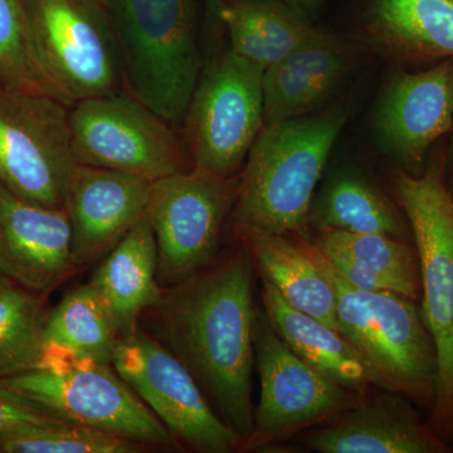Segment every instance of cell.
Segmentation results:
<instances>
[{"label": "cell", "mask_w": 453, "mask_h": 453, "mask_svg": "<svg viewBox=\"0 0 453 453\" xmlns=\"http://www.w3.org/2000/svg\"><path fill=\"white\" fill-rule=\"evenodd\" d=\"M208 266L173 285L153 309L170 351L243 445L255 426L253 259L246 247Z\"/></svg>", "instance_id": "1"}, {"label": "cell", "mask_w": 453, "mask_h": 453, "mask_svg": "<svg viewBox=\"0 0 453 453\" xmlns=\"http://www.w3.org/2000/svg\"><path fill=\"white\" fill-rule=\"evenodd\" d=\"M348 120L342 107L265 125L240 173L231 217L247 235H305L315 188Z\"/></svg>", "instance_id": "2"}, {"label": "cell", "mask_w": 453, "mask_h": 453, "mask_svg": "<svg viewBox=\"0 0 453 453\" xmlns=\"http://www.w3.org/2000/svg\"><path fill=\"white\" fill-rule=\"evenodd\" d=\"M447 140L428 155L413 177L396 169L393 198L412 229L421 273V311L436 345L437 396L428 422L443 442L453 443V196L446 184ZM452 452V451H451Z\"/></svg>", "instance_id": "3"}, {"label": "cell", "mask_w": 453, "mask_h": 453, "mask_svg": "<svg viewBox=\"0 0 453 453\" xmlns=\"http://www.w3.org/2000/svg\"><path fill=\"white\" fill-rule=\"evenodd\" d=\"M124 61L127 91L173 127L202 73L198 0H100Z\"/></svg>", "instance_id": "4"}, {"label": "cell", "mask_w": 453, "mask_h": 453, "mask_svg": "<svg viewBox=\"0 0 453 453\" xmlns=\"http://www.w3.org/2000/svg\"><path fill=\"white\" fill-rule=\"evenodd\" d=\"M327 266L335 286L338 330L365 360L372 386L431 412L437 396V350L418 301L392 291L362 290L329 261Z\"/></svg>", "instance_id": "5"}, {"label": "cell", "mask_w": 453, "mask_h": 453, "mask_svg": "<svg viewBox=\"0 0 453 453\" xmlns=\"http://www.w3.org/2000/svg\"><path fill=\"white\" fill-rule=\"evenodd\" d=\"M264 73L231 49L202 68L183 120L193 168L240 175L265 127Z\"/></svg>", "instance_id": "6"}, {"label": "cell", "mask_w": 453, "mask_h": 453, "mask_svg": "<svg viewBox=\"0 0 453 453\" xmlns=\"http://www.w3.org/2000/svg\"><path fill=\"white\" fill-rule=\"evenodd\" d=\"M42 67L65 105L127 89L124 61L100 0H28Z\"/></svg>", "instance_id": "7"}, {"label": "cell", "mask_w": 453, "mask_h": 453, "mask_svg": "<svg viewBox=\"0 0 453 453\" xmlns=\"http://www.w3.org/2000/svg\"><path fill=\"white\" fill-rule=\"evenodd\" d=\"M71 142L80 165L155 181L192 169L184 139L129 91L70 107Z\"/></svg>", "instance_id": "8"}, {"label": "cell", "mask_w": 453, "mask_h": 453, "mask_svg": "<svg viewBox=\"0 0 453 453\" xmlns=\"http://www.w3.org/2000/svg\"><path fill=\"white\" fill-rule=\"evenodd\" d=\"M0 386L62 421L136 443L175 445L174 436L111 365L82 359L59 371L27 372Z\"/></svg>", "instance_id": "9"}, {"label": "cell", "mask_w": 453, "mask_h": 453, "mask_svg": "<svg viewBox=\"0 0 453 453\" xmlns=\"http://www.w3.org/2000/svg\"><path fill=\"white\" fill-rule=\"evenodd\" d=\"M76 166L70 106L0 85V180L28 202L64 208Z\"/></svg>", "instance_id": "10"}, {"label": "cell", "mask_w": 453, "mask_h": 453, "mask_svg": "<svg viewBox=\"0 0 453 453\" xmlns=\"http://www.w3.org/2000/svg\"><path fill=\"white\" fill-rule=\"evenodd\" d=\"M240 175L192 168L151 183L146 217L157 250V280L177 285L208 266L231 216Z\"/></svg>", "instance_id": "11"}, {"label": "cell", "mask_w": 453, "mask_h": 453, "mask_svg": "<svg viewBox=\"0 0 453 453\" xmlns=\"http://www.w3.org/2000/svg\"><path fill=\"white\" fill-rule=\"evenodd\" d=\"M253 340L261 395L252 434L241 449L281 442L303 429L332 421L365 398V393L344 388L303 362L259 310Z\"/></svg>", "instance_id": "12"}, {"label": "cell", "mask_w": 453, "mask_h": 453, "mask_svg": "<svg viewBox=\"0 0 453 453\" xmlns=\"http://www.w3.org/2000/svg\"><path fill=\"white\" fill-rule=\"evenodd\" d=\"M112 368L174 438L196 451L228 453L242 440L213 410L192 372L157 340L136 330L120 336Z\"/></svg>", "instance_id": "13"}, {"label": "cell", "mask_w": 453, "mask_h": 453, "mask_svg": "<svg viewBox=\"0 0 453 453\" xmlns=\"http://www.w3.org/2000/svg\"><path fill=\"white\" fill-rule=\"evenodd\" d=\"M453 130V58L421 70L395 65L381 91L374 131L399 169L423 174L428 155Z\"/></svg>", "instance_id": "14"}, {"label": "cell", "mask_w": 453, "mask_h": 453, "mask_svg": "<svg viewBox=\"0 0 453 453\" xmlns=\"http://www.w3.org/2000/svg\"><path fill=\"white\" fill-rule=\"evenodd\" d=\"M74 267L65 208L35 204L0 180V271L41 296L61 285Z\"/></svg>", "instance_id": "15"}, {"label": "cell", "mask_w": 453, "mask_h": 453, "mask_svg": "<svg viewBox=\"0 0 453 453\" xmlns=\"http://www.w3.org/2000/svg\"><path fill=\"white\" fill-rule=\"evenodd\" d=\"M153 181L77 164L65 196L74 265L111 251L146 214Z\"/></svg>", "instance_id": "16"}, {"label": "cell", "mask_w": 453, "mask_h": 453, "mask_svg": "<svg viewBox=\"0 0 453 453\" xmlns=\"http://www.w3.org/2000/svg\"><path fill=\"white\" fill-rule=\"evenodd\" d=\"M404 396L363 399L329 425L310 434V449L321 453H449L451 449Z\"/></svg>", "instance_id": "17"}, {"label": "cell", "mask_w": 453, "mask_h": 453, "mask_svg": "<svg viewBox=\"0 0 453 453\" xmlns=\"http://www.w3.org/2000/svg\"><path fill=\"white\" fill-rule=\"evenodd\" d=\"M353 46L321 32L264 73L265 125L303 118L330 96L354 64Z\"/></svg>", "instance_id": "18"}, {"label": "cell", "mask_w": 453, "mask_h": 453, "mask_svg": "<svg viewBox=\"0 0 453 453\" xmlns=\"http://www.w3.org/2000/svg\"><path fill=\"white\" fill-rule=\"evenodd\" d=\"M365 32L395 65L429 67L453 58V0H371Z\"/></svg>", "instance_id": "19"}, {"label": "cell", "mask_w": 453, "mask_h": 453, "mask_svg": "<svg viewBox=\"0 0 453 453\" xmlns=\"http://www.w3.org/2000/svg\"><path fill=\"white\" fill-rule=\"evenodd\" d=\"M253 264L292 308L338 330L336 291L326 257L305 235L257 234L243 238Z\"/></svg>", "instance_id": "20"}, {"label": "cell", "mask_w": 453, "mask_h": 453, "mask_svg": "<svg viewBox=\"0 0 453 453\" xmlns=\"http://www.w3.org/2000/svg\"><path fill=\"white\" fill-rule=\"evenodd\" d=\"M315 242L340 275L356 288L421 300L419 259L413 242L339 229H320Z\"/></svg>", "instance_id": "21"}, {"label": "cell", "mask_w": 453, "mask_h": 453, "mask_svg": "<svg viewBox=\"0 0 453 453\" xmlns=\"http://www.w3.org/2000/svg\"><path fill=\"white\" fill-rule=\"evenodd\" d=\"M91 283L105 301L119 336L136 332L140 315L163 296L157 242L146 214L107 253Z\"/></svg>", "instance_id": "22"}, {"label": "cell", "mask_w": 453, "mask_h": 453, "mask_svg": "<svg viewBox=\"0 0 453 453\" xmlns=\"http://www.w3.org/2000/svg\"><path fill=\"white\" fill-rule=\"evenodd\" d=\"M265 314L283 342L316 371L344 388L365 393L372 378L356 348L335 327L288 305L267 280L262 279Z\"/></svg>", "instance_id": "23"}, {"label": "cell", "mask_w": 453, "mask_h": 453, "mask_svg": "<svg viewBox=\"0 0 453 453\" xmlns=\"http://www.w3.org/2000/svg\"><path fill=\"white\" fill-rule=\"evenodd\" d=\"M220 22L232 52L265 71L324 31L281 0H222Z\"/></svg>", "instance_id": "24"}, {"label": "cell", "mask_w": 453, "mask_h": 453, "mask_svg": "<svg viewBox=\"0 0 453 453\" xmlns=\"http://www.w3.org/2000/svg\"><path fill=\"white\" fill-rule=\"evenodd\" d=\"M310 225L357 234H380L413 242L412 229L396 203L365 178L342 174L312 201Z\"/></svg>", "instance_id": "25"}, {"label": "cell", "mask_w": 453, "mask_h": 453, "mask_svg": "<svg viewBox=\"0 0 453 453\" xmlns=\"http://www.w3.org/2000/svg\"><path fill=\"white\" fill-rule=\"evenodd\" d=\"M119 338L105 301L89 282L68 292L47 315L42 357L70 354L111 365Z\"/></svg>", "instance_id": "26"}, {"label": "cell", "mask_w": 453, "mask_h": 453, "mask_svg": "<svg viewBox=\"0 0 453 453\" xmlns=\"http://www.w3.org/2000/svg\"><path fill=\"white\" fill-rule=\"evenodd\" d=\"M47 315L40 295L14 283L0 292V380L40 368Z\"/></svg>", "instance_id": "27"}, {"label": "cell", "mask_w": 453, "mask_h": 453, "mask_svg": "<svg viewBox=\"0 0 453 453\" xmlns=\"http://www.w3.org/2000/svg\"><path fill=\"white\" fill-rule=\"evenodd\" d=\"M0 85L64 103L38 58L28 0H0Z\"/></svg>", "instance_id": "28"}, {"label": "cell", "mask_w": 453, "mask_h": 453, "mask_svg": "<svg viewBox=\"0 0 453 453\" xmlns=\"http://www.w3.org/2000/svg\"><path fill=\"white\" fill-rule=\"evenodd\" d=\"M139 443L73 423L59 422L0 438V451L7 453H131Z\"/></svg>", "instance_id": "29"}, {"label": "cell", "mask_w": 453, "mask_h": 453, "mask_svg": "<svg viewBox=\"0 0 453 453\" xmlns=\"http://www.w3.org/2000/svg\"><path fill=\"white\" fill-rule=\"evenodd\" d=\"M65 422L0 386V438Z\"/></svg>", "instance_id": "30"}, {"label": "cell", "mask_w": 453, "mask_h": 453, "mask_svg": "<svg viewBox=\"0 0 453 453\" xmlns=\"http://www.w3.org/2000/svg\"><path fill=\"white\" fill-rule=\"evenodd\" d=\"M281 2L296 11L301 16L310 18L323 0H281Z\"/></svg>", "instance_id": "31"}, {"label": "cell", "mask_w": 453, "mask_h": 453, "mask_svg": "<svg viewBox=\"0 0 453 453\" xmlns=\"http://www.w3.org/2000/svg\"><path fill=\"white\" fill-rule=\"evenodd\" d=\"M203 4H204L205 16H207L210 25L213 27V28H220V27H222V22H220L222 0H203Z\"/></svg>", "instance_id": "32"}, {"label": "cell", "mask_w": 453, "mask_h": 453, "mask_svg": "<svg viewBox=\"0 0 453 453\" xmlns=\"http://www.w3.org/2000/svg\"><path fill=\"white\" fill-rule=\"evenodd\" d=\"M446 184L453 196V130L447 140L446 150Z\"/></svg>", "instance_id": "33"}, {"label": "cell", "mask_w": 453, "mask_h": 453, "mask_svg": "<svg viewBox=\"0 0 453 453\" xmlns=\"http://www.w3.org/2000/svg\"><path fill=\"white\" fill-rule=\"evenodd\" d=\"M12 283L13 282H12L11 280H9L8 277L0 271V292L5 290V288H7L8 286H11Z\"/></svg>", "instance_id": "34"}, {"label": "cell", "mask_w": 453, "mask_h": 453, "mask_svg": "<svg viewBox=\"0 0 453 453\" xmlns=\"http://www.w3.org/2000/svg\"><path fill=\"white\" fill-rule=\"evenodd\" d=\"M451 451L453 452V443H452V445H451Z\"/></svg>", "instance_id": "35"}]
</instances>
